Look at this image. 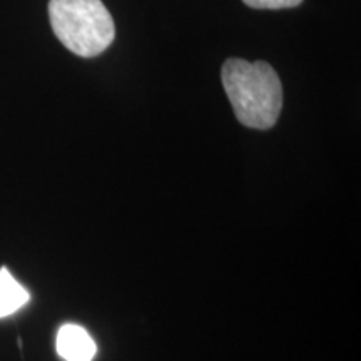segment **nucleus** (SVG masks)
I'll return each instance as SVG.
<instances>
[{"label":"nucleus","instance_id":"nucleus-5","mask_svg":"<svg viewBox=\"0 0 361 361\" xmlns=\"http://www.w3.org/2000/svg\"><path fill=\"white\" fill-rule=\"evenodd\" d=\"M247 7L263 8V11H278V8H291L300 6L303 0H243Z\"/></svg>","mask_w":361,"mask_h":361},{"label":"nucleus","instance_id":"nucleus-3","mask_svg":"<svg viewBox=\"0 0 361 361\" xmlns=\"http://www.w3.org/2000/svg\"><path fill=\"white\" fill-rule=\"evenodd\" d=\"M57 353L66 361H92L97 353L96 341L79 324H64L57 333Z\"/></svg>","mask_w":361,"mask_h":361},{"label":"nucleus","instance_id":"nucleus-1","mask_svg":"<svg viewBox=\"0 0 361 361\" xmlns=\"http://www.w3.org/2000/svg\"><path fill=\"white\" fill-rule=\"evenodd\" d=\"M221 79L239 123L258 130L276 124L283 107V87L268 62L228 59Z\"/></svg>","mask_w":361,"mask_h":361},{"label":"nucleus","instance_id":"nucleus-2","mask_svg":"<svg viewBox=\"0 0 361 361\" xmlns=\"http://www.w3.org/2000/svg\"><path fill=\"white\" fill-rule=\"evenodd\" d=\"M49 19L56 37L80 57H96L116 35L111 12L101 0H51Z\"/></svg>","mask_w":361,"mask_h":361},{"label":"nucleus","instance_id":"nucleus-4","mask_svg":"<svg viewBox=\"0 0 361 361\" xmlns=\"http://www.w3.org/2000/svg\"><path fill=\"white\" fill-rule=\"evenodd\" d=\"M30 295L12 276L7 268H0V318H7L29 303Z\"/></svg>","mask_w":361,"mask_h":361}]
</instances>
